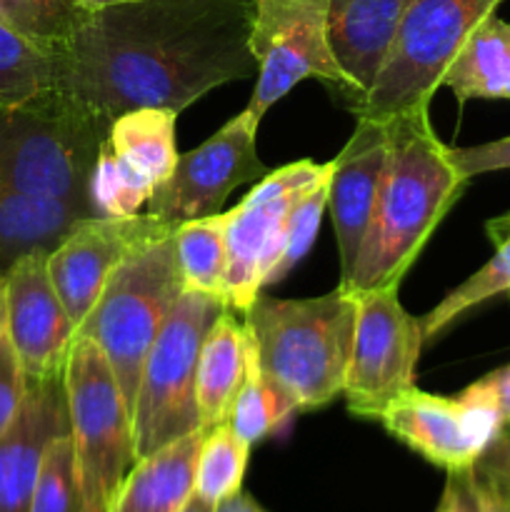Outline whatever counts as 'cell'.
I'll return each instance as SVG.
<instances>
[{
	"mask_svg": "<svg viewBox=\"0 0 510 512\" xmlns=\"http://www.w3.org/2000/svg\"><path fill=\"white\" fill-rule=\"evenodd\" d=\"M485 233H488L490 243H493V245H498L500 240L508 238V235H510V213L498 215V218L488 220V223H485Z\"/></svg>",
	"mask_w": 510,
	"mask_h": 512,
	"instance_id": "39",
	"label": "cell"
},
{
	"mask_svg": "<svg viewBox=\"0 0 510 512\" xmlns=\"http://www.w3.org/2000/svg\"><path fill=\"white\" fill-rule=\"evenodd\" d=\"M328 180L330 170L323 178L315 180L290 208L283 230H280L278 250H275L273 268H270L268 278H265V285L280 283L308 255L310 245H313L315 235H318L320 220H323L325 210H328Z\"/></svg>",
	"mask_w": 510,
	"mask_h": 512,
	"instance_id": "31",
	"label": "cell"
},
{
	"mask_svg": "<svg viewBox=\"0 0 510 512\" xmlns=\"http://www.w3.org/2000/svg\"><path fill=\"white\" fill-rule=\"evenodd\" d=\"M498 295H510V235L495 245V255L475 270L465 283L450 290L430 313L420 318V330H423V340L430 343L438 338L450 323L465 315L468 310L478 308L485 300H493Z\"/></svg>",
	"mask_w": 510,
	"mask_h": 512,
	"instance_id": "28",
	"label": "cell"
},
{
	"mask_svg": "<svg viewBox=\"0 0 510 512\" xmlns=\"http://www.w3.org/2000/svg\"><path fill=\"white\" fill-rule=\"evenodd\" d=\"M178 115L170 108H135L110 123L105 143L133 165L145 180L158 188L178 163L175 123Z\"/></svg>",
	"mask_w": 510,
	"mask_h": 512,
	"instance_id": "23",
	"label": "cell"
},
{
	"mask_svg": "<svg viewBox=\"0 0 510 512\" xmlns=\"http://www.w3.org/2000/svg\"><path fill=\"white\" fill-rule=\"evenodd\" d=\"M503 0H413L393 50L373 88L353 108L355 118L390 120L400 113L430 108L443 88L453 55Z\"/></svg>",
	"mask_w": 510,
	"mask_h": 512,
	"instance_id": "8",
	"label": "cell"
},
{
	"mask_svg": "<svg viewBox=\"0 0 510 512\" xmlns=\"http://www.w3.org/2000/svg\"><path fill=\"white\" fill-rule=\"evenodd\" d=\"M258 125L248 110L230 118L195 150L178 155L173 173L153 190L145 213L163 228L215 215L225 198L243 183H258L270 173L258 155Z\"/></svg>",
	"mask_w": 510,
	"mask_h": 512,
	"instance_id": "11",
	"label": "cell"
},
{
	"mask_svg": "<svg viewBox=\"0 0 510 512\" xmlns=\"http://www.w3.org/2000/svg\"><path fill=\"white\" fill-rule=\"evenodd\" d=\"M385 123L388 160L355 268L340 285L345 290L403 283L410 265L468 185L453 163L450 145L438 138L430 123V108L408 110Z\"/></svg>",
	"mask_w": 510,
	"mask_h": 512,
	"instance_id": "2",
	"label": "cell"
},
{
	"mask_svg": "<svg viewBox=\"0 0 510 512\" xmlns=\"http://www.w3.org/2000/svg\"><path fill=\"white\" fill-rule=\"evenodd\" d=\"M295 413L298 410L293 408V403L263 378L258 363H255L253 348L248 343V370H245V380L238 390L228 423L245 443L255 445L280 430V425Z\"/></svg>",
	"mask_w": 510,
	"mask_h": 512,
	"instance_id": "29",
	"label": "cell"
},
{
	"mask_svg": "<svg viewBox=\"0 0 510 512\" xmlns=\"http://www.w3.org/2000/svg\"><path fill=\"white\" fill-rule=\"evenodd\" d=\"M175 233L148 213L133 218H85L48 253V273L75 328L98 303L113 270L140 245Z\"/></svg>",
	"mask_w": 510,
	"mask_h": 512,
	"instance_id": "15",
	"label": "cell"
},
{
	"mask_svg": "<svg viewBox=\"0 0 510 512\" xmlns=\"http://www.w3.org/2000/svg\"><path fill=\"white\" fill-rule=\"evenodd\" d=\"M453 163L458 165L465 178L495 173V170H510V135L490 143L470 145V148H450Z\"/></svg>",
	"mask_w": 510,
	"mask_h": 512,
	"instance_id": "36",
	"label": "cell"
},
{
	"mask_svg": "<svg viewBox=\"0 0 510 512\" xmlns=\"http://www.w3.org/2000/svg\"><path fill=\"white\" fill-rule=\"evenodd\" d=\"M398 288L350 290L355 295V330L343 398L355 418L378 420L395 395L415 388L425 340L420 318L403 308Z\"/></svg>",
	"mask_w": 510,
	"mask_h": 512,
	"instance_id": "10",
	"label": "cell"
},
{
	"mask_svg": "<svg viewBox=\"0 0 510 512\" xmlns=\"http://www.w3.org/2000/svg\"><path fill=\"white\" fill-rule=\"evenodd\" d=\"M378 423L395 440L445 473L473 468L505 420L493 408L465 398H443L415 388L395 395Z\"/></svg>",
	"mask_w": 510,
	"mask_h": 512,
	"instance_id": "13",
	"label": "cell"
},
{
	"mask_svg": "<svg viewBox=\"0 0 510 512\" xmlns=\"http://www.w3.org/2000/svg\"><path fill=\"white\" fill-rule=\"evenodd\" d=\"M225 233H228V213L185 220L175 228L173 238L183 290L225 300V268H228Z\"/></svg>",
	"mask_w": 510,
	"mask_h": 512,
	"instance_id": "24",
	"label": "cell"
},
{
	"mask_svg": "<svg viewBox=\"0 0 510 512\" xmlns=\"http://www.w3.org/2000/svg\"><path fill=\"white\" fill-rule=\"evenodd\" d=\"M225 308L208 330L200 348L198 373H195V403H198L200 428L210 430L228 423L235 398L248 370V335L245 325Z\"/></svg>",
	"mask_w": 510,
	"mask_h": 512,
	"instance_id": "20",
	"label": "cell"
},
{
	"mask_svg": "<svg viewBox=\"0 0 510 512\" xmlns=\"http://www.w3.org/2000/svg\"><path fill=\"white\" fill-rule=\"evenodd\" d=\"M28 380H25L20 360L10 345L8 335H0V438L8 433L13 420L23 408Z\"/></svg>",
	"mask_w": 510,
	"mask_h": 512,
	"instance_id": "34",
	"label": "cell"
},
{
	"mask_svg": "<svg viewBox=\"0 0 510 512\" xmlns=\"http://www.w3.org/2000/svg\"><path fill=\"white\" fill-rule=\"evenodd\" d=\"M255 363L298 413L343 395L355 330V295L335 288L315 298L263 295L243 315Z\"/></svg>",
	"mask_w": 510,
	"mask_h": 512,
	"instance_id": "3",
	"label": "cell"
},
{
	"mask_svg": "<svg viewBox=\"0 0 510 512\" xmlns=\"http://www.w3.org/2000/svg\"><path fill=\"white\" fill-rule=\"evenodd\" d=\"M443 85L458 103L510 100V23L490 15L465 38L448 63Z\"/></svg>",
	"mask_w": 510,
	"mask_h": 512,
	"instance_id": "22",
	"label": "cell"
},
{
	"mask_svg": "<svg viewBox=\"0 0 510 512\" xmlns=\"http://www.w3.org/2000/svg\"><path fill=\"white\" fill-rule=\"evenodd\" d=\"M205 430L138 458L108 512H183L195 495V468Z\"/></svg>",
	"mask_w": 510,
	"mask_h": 512,
	"instance_id": "19",
	"label": "cell"
},
{
	"mask_svg": "<svg viewBox=\"0 0 510 512\" xmlns=\"http://www.w3.org/2000/svg\"><path fill=\"white\" fill-rule=\"evenodd\" d=\"M250 448L230 423H220L205 430L200 445L198 468H195V495L218 505L230 495L243 490L245 468H248Z\"/></svg>",
	"mask_w": 510,
	"mask_h": 512,
	"instance_id": "27",
	"label": "cell"
},
{
	"mask_svg": "<svg viewBox=\"0 0 510 512\" xmlns=\"http://www.w3.org/2000/svg\"><path fill=\"white\" fill-rule=\"evenodd\" d=\"M473 470L485 485H490L500 498L510 503V423L500 428L493 443L475 460Z\"/></svg>",
	"mask_w": 510,
	"mask_h": 512,
	"instance_id": "35",
	"label": "cell"
},
{
	"mask_svg": "<svg viewBox=\"0 0 510 512\" xmlns=\"http://www.w3.org/2000/svg\"><path fill=\"white\" fill-rule=\"evenodd\" d=\"M60 93L53 50L0 20V105H25Z\"/></svg>",
	"mask_w": 510,
	"mask_h": 512,
	"instance_id": "25",
	"label": "cell"
},
{
	"mask_svg": "<svg viewBox=\"0 0 510 512\" xmlns=\"http://www.w3.org/2000/svg\"><path fill=\"white\" fill-rule=\"evenodd\" d=\"M388 160V123L358 118L355 130L338 155L330 160L328 213L333 220L340 255V285L350 278L360 243L368 230L375 195Z\"/></svg>",
	"mask_w": 510,
	"mask_h": 512,
	"instance_id": "16",
	"label": "cell"
},
{
	"mask_svg": "<svg viewBox=\"0 0 510 512\" xmlns=\"http://www.w3.org/2000/svg\"><path fill=\"white\" fill-rule=\"evenodd\" d=\"M435 512H510V503L478 478L473 468L453 470Z\"/></svg>",
	"mask_w": 510,
	"mask_h": 512,
	"instance_id": "33",
	"label": "cell"
},
{
	"mask_svg": "<svg viewBox=\"0 0 510 512\" xmlns=\"http://www.w3.org/2000/svg\"><path fill=\"white\" fill-rule=\"evenodd\" d=\"M85 218H93L85 203L0 190V278L23 255L53 250Z\"/></svg>",
	"mask_w": 510,
	"mask_h": 512,
	"instance_id": "21",
	"label": "cell"
},
{
	"mask_svg": "<svg viewBox=\"0 0 510 512\" xmlns=\"http://www.w3.org/2000/svg\"><path fill=\"white\" fill-rule=\"evenodd\" d=\"M183 293L173 233L135 248L105 283L98 303L78 328L95 340L113 368L125 405L133 413L140 368L175 300Z\"/></svg>",
	"mask_w": 510,
	"mask_h": 512,
	"instance_id": "5",
	"label": "cell"
},
{
	"mask_svg": "<svg viewBox=\"0 0 510 512\" xmlns=\"http://www.w3.org/2000/svg\"><path fill=\"white\" fill-rule=\"evenodd\" d=\"M213 512H268V510H265L258 500L250 498L248 493H243V490H240V493L230 495L228 500H223V503L215 505Z\"/></svg>",
	"mask_w": 510,
	"mask_h": 512,
	"instance_id": "38",
	"label": "cell"
},
{
	"mask_svg": "<svg viewBox=\"0 0 510 512\" xmlns=\"http://www.w3.org/2000/svg\"><path fill=\"white\" fill-rule=\"evenodd\" d=\"M48 253L50 250H33L3 275L5 335L28 385L63 378L78 335L50 280Z\"/></svg>",
	"mask_w": 510,
	"mask_h": 512,
	"instance_id": "14",
	"label": "cell"
},
{
	"mask_svg": "<svg viewBox=\"0 0 510 512\" xmlns=\"http://www.w3.org/2000/svg\"><path fill=\"white\" fill-rule=\"evenodd\" d=\"M30 512H88L70 433L58 435L45 448Z\"/></svg>",
	"mask_w": 510,
	"mask_h": 512,
	"instance_id": "32",
	"label": "cell"
},
{
	"mask_svg": "<svg viewBox=\"0 0 510 512\" xmlns=\"http://www.w3.org/2000/svg\"><path fill=\"white\" fill-rule=\"evenodd\" d=\"M153 190V183L145 180L133 165L125 163L103 138L88 183V205L93 218H133L143 205H148Z\"/></svg>",
	"mask_w": 510,
	"mask_h": 512,
	"instance_id": "26",
	"label": "cell"
},
{
	"mask_svg": "<svg viewBox=\"0 0 510 512\" xmlns=\"http://www.w3.org/2000/svg\"><path fill=\"white\" fill-rule=\"evenodd\" d=\"M85 8L95 10V8H103V5H113V3H130V0H83Z\"/></svg>",
	"mask_w": 510,
	"mask_h": 512,
	"instance_id": "42",
	"label": "cell"
},
{
	"mask_svg": "<svg viewBox=\"0 0 510 512\" xmlns=\"http://www.w3.org/2000/svg\"><path fill=\"white\" fill-rule=\"evenodd\" d=\"M328 170L330 163L320 165L313 160H298L270 170L233 210H228L225 305L233 313L245 315L253 300L263 293L290 208Z\"/></svg>",
	"mask_w": 510,
	"mask_h": 512,
	"instance_id": "12",
	"label": "cell"
},
{
	"mask_svg": "<svg viewBox=\"0 0 510 512\" xmlns=\"http://www.w3.org/2000/svg\"><path fill=\"white\" fill-rule=\"evenodd\" d=\"M63 385L85 510L108 512L135 463V443L130 410L95 340L75 335Z\"/></svg>",
	"mask_w": 510,
	"mask_h": 512,
	"instance_id": "7",
	"label": "cell"
},
{
	"mask_svg": "<svg viewBox=\"0 0 510 512\" xmlns=\"http://www.w3.org/2000/svg\"><path fill=\"white\" fill-rule=\"evenodd\" d=\"M213 508H215V505H210L208 500H203V498H198V495H193V498H190V503L185 505L183 512H213Z\"/></svg>",
	"mask_w": 510,
	"mask_h": 512,
	"instance_id": "40",
	"label": "cell"
},
{
	"mask_svg": "<svg viewBox=\"0 0 510 512\" xmlns=\"http://www.w3.org/2000/svg\"><path fill=\"white\" fill-rule=\"evenodd\" d=\"M70 433L63 378L30 383L18 418L0 438V512H30L45 448Z\"/></svg>",
	"mask_w": 510,
	"mask_h": 512,
	"instance_id": "17",
	"label": "cell"
},
{
	"mask_svg": "<svg viewBox=\"0 0 510 512\" xmlns=\"http://www.w3.org/2000/svg\"><path fill=\"white\" fill-rule=\"evenodd\" d=\"M85 15L83 0H0V20L48 50L65 43Z\"/></svg>",
	"mask_w": 510,
	"mask_h": 512,
	"instance_id": "30",
	"label": "cell"
},
{
	"mask_svg": "<svg viewBox=\"0 0 510 512\" xmlns=\"http://www.w3.org/2000/svg\"><path fill=\"white\" fill-rule=\"evenodd\" d=\"M328 8L330 0H255L250 50L258 60V80L245 108L255 120L308 78L350 103L348 78L330 53Z\"/></svg>",
	"mask_w": 510,
	"mask_h": 512,
	"instance_id": "9",
	"label": "cell"
},
{
	"mask_svg": "<svg viewBox=\"0 0 510 512\" xmlns=\"http://www.w3.org/2000/svg\"><path fill=\"white\" fill-rule=\"evenodd\" d=\"M255 0H130L88 10L53 50L58 90L108 135L135 108L183 113L210 90L258 75Z\"/></svg>",
	"mask_w": 510,
	"mask_h": 512,
	"instance_id": "1",
	"label": "cell"
},
{
	"mask_svg": "<svg viewBox=\"0 0 510 512\" xmlns=\"http://www.w3.org/2000/svg\"><path fill=\"white\" fill-rule=\"evenodd\" d=\"M413 0H330L328 43L350 85L353 110L383 70Z\"/></svg>",
	"mask_w": 510,
	"mask_h": 512,
	"instance_id": "18",
	"label": "cell"
},
{
	"mask_svg": "<svg viewBox=\"0 0 510 512\" xmlns=\"http://www.w3.org/2000/svg\"><path fill=\"white\" fill-rule=\"evenodd\" d=\"M5 333V280L0 278V335Z\"/></svg>",
	"mask_w": 510,
	"mask_h": 512,
	"instance_id": "41",
	"label": "cell"
},
{
	"mask_svg": "<svg viewBox=\"0 0 510 512\" xmlns=\"http://www.w3.org/2000/svg\"><path fill=\"white\" fill-rule=\"evenodd\" d=\"M225 300L183 290L140 368L133 405L135 460L200 428L195 373L203 340Z\"/></svg>",
	"mask_w": 510,
	"mask_h": 512,
	"instance_id": "6",
	"label": "cell"
},
{
	"mask_svg": "<svg viewBox=\"0 0 510 512\" xmlns=\"http://www.w3.org/2000/svg\"><path fill=\"white\" fill-rule=\"evenodd\" d=\"M103 138V130L60 93L0 105V190L88 205Z\"/></svg>",
	"mask_w": 510,
	"mask_h": 512,
	"instance_id": "4",
	"label": "cell"
},
{
	"mask_svg": "<svg viewBox=\"0 0 510 512\" xmlns=\"http://www.w3.org/2000/svg\"><path fill=\"white\" fill-rule=\"evenodd\" d=\"M460 398L488 405L505 423H510V365H503V368L475 380L473 385H468L460 393Z\"/></svg>",
	"mask_w": 510,
	"mask_h": 512,
	"instance_id": "37",
	"label": "cell"
}]
</instances>
